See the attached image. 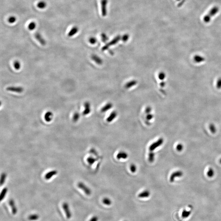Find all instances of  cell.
Here are the masks:
<instances>
[{
    "instance_id": "1",
    "label": "cell",
    "mask_w": 221,
    "mask_h": 221,
    "mask_svg": "<svg viewBox=\"0 0 221 221\" xmlns=\"http://www.w3.org/2000/svg\"><path fill=\"white\" fill-rule=\"evenodd\" d=\"M219 11V8L218 6H214L212 7L206 15L204 17L203 20L206 23H209L211 21L212 17L215 16Z\"/></svg>"
},
{
    "instance_id": "2",
    "label": "cell",
    "mask_w": 221,
    "mask_h": 221,
    "mask_svg": "<svg viewBox=\"0 0 221 221\" xmlns=\"http://www.w3.org/2000/svg\"><path fill=\"white\" fill-rule=\"evenodd\" d=\"M163 143V139L162 138H160L157 140L156 142L153 143L150 145L149 147V150L150 151H153V150L156 149L157 148L161 146Z\"/></svg>"
},
{
    "instance_id": "3",
    "label": "cell",
    "mask_w": 221,
    "mask_h": 221,
    "mask_svg": "<svg viewBox=\"0 0 221 221\" xmlns=\"http://www.w3.org/2000/svg\"><path fill=\"white\" fill-rule=\"evenodd\" d=\"M78 187L81 190L85 193L87 195H90L91 194V191L89 188L87 187V186L85 185L82 182H79L77 185Z\"/></svg>"
},
{
    "instance_id": "4",
    "label": "cell",
    "mask_w": 221,
    "mask_h": 221,
    "mask_svg": "<svg viewBox=\"0 0 221 221\" xmlns=\"http://www.w3.org/2000/svg\"><path fill=\"white\" fill-rule=\"evenodd\" d=\"M6 90L9 91L15 92L18 93H23L24 91V89L23 87L21 86H13L7 87Z\"/></svg>"
},
{
    "instance_id": "5",
    "label": "cell",
    "mask_w": 221,
    "mask_h": 221,
    "mask_svg": "<svg viewBox=\"0 0 221 221\" xmlns=\"http://www.w3.org/2000/svg\"><path fill=\"white\" fill-rule=\"evenodd\" d=\"M63 208L65 213L66 216L68 219H70L71 218V213L70 211V208L69 204L67 202H65L63 204Z\"/></svg>"
},
{
    "instance_id": "6",
    "label": "cell",
    "mask_w": 221,
    "mask_h": 221,
    "mask_svg": "<svg viewBox=\"0 0 221 221\" xmlns=\"http://www.w3.org/2000/svg\"><path fill=\"white\" fill-rule=\"evenodd\" d=\"M34 37L43 46H45L46 45V41L39 33L38 32H36L34 34Z\"/></svg>"
},
{
    "instance_id": "7",
    "label": "cell",
    "mask_w": 221,
    "mask_h": 221,
    "mask_svg": "<svg viewBox=\"0 0 221 221\" xmlns=\"http://www.w3.org/2000/svg\"><path fill=\"white\" fill-rule=\"evenodd\" d=\"M9 204L11 208V211H12V213L14 215L16 214L17 213V209L16 206V205H15V202H14V200L10 199L9 202Z\"/></svg>"
},
{
    "instance_id": "8",
    "label": "cell",
    "mask_w": 221,
    "mask_h": 221,
    "mask_svg": "<svg viewBox=\"0 0 221 221\" xmlns=\"http://www.w3.org/2000/svg\"><path fill=\"white\" fill-rule=\"evenodd\" d=\"M53 118V113L51 111H48L45 113L44 119L47 122H51Z\"/></svg>"
},
{
    "instance_id": "9",
    "label": "cell",
    "mask_w": 221,
    "mask_h": 221,
    "mask_svg": "<svg viewBox=\"0 0 221 221\" xmlns=\"http://www.w3.org/2000/svg\"><path fill=\"white\" fill-rule=\"evenodd\" d=\"M128 155L127 153L125 151H120L117 154L116 158L118 159H125L127 158Z\"/></svg>"
},
{
    "instance_id": "10",
    "label": "cell",
    "mask_w": 221,
    "mask_h": 221,
    "mask_svg": "<svg viewBox=\"0 0 221 221\" xmlns=\"http://www.w3.org/2000/svg\"><path fill=\"white\" fill-rule=\"evenodd\" d=\"M57 172L56 170H53L48 172L45 175V178L46 180H49L51 179L53 176L57 174Z\"/></svg>"
},
{
    "instance_id": "11",
    "label": "cell",
    "mask_w": 221,
    "mask_h": 221,
    "mask_svg": "<svg viewBox=\"0 0 221 221\" xmlns=\"http://www.w3.org/2000/svg\"><path fill=\"white\" fill-rule=\"evenodd\" d=\"M150 192L148 190H145L140 193L138 197L141 198H147L150 196Z\"/></svg>"
},
{
    "instance_id": "12",
    "label": "cell",
    "mask_w": 221,
    "mask_h": 221,
    "mask_svg": "<svg viewBox=\"0 0 221 221\" xmlns=\"http://www.w3.org/2000/svg\"><path fill=\"white\" fill-rule=\"evenodd\" d=\"M182 175V173L181 172L178 171V172H175L171 175L170 177V181L171 182H173L174 181V179L176 177H179Z\"/></svg>"
},
{
    "instance_id": "13",
    "label": "cell",
    "mask_w": 221,
    "mask_h": 221,
    "mask_svg": "<svg viewBox=\"0 0 221 221\" xmlns=\"http://www.w3.org/2000/svg\"><path fill=\"white\" fill-rule=\"evenodd\" d=\"M79 29L76 26H74L71 29V30L68 33V36L69 37H72L78 32Z\"/></svg>"
},
{
    "instance_id": "14",
    "label": "cell",
    "mask_w": 221,
    "mask_h": 221,
    "mask_svg": "<svg viewBox=\"0 0 221 221\" xmlns=\"http://www.w3.org/2000/svg\"><path fill=\"white\" fill-rule=\"evenodd\" d=\"M47 6V3L44 1H41L38 2L37 4V6L40 9H43L46 8Z\"/></svg>"
},
{
    "instance_id": "15",
    "label": "cell",
    "mask_w": 221,
    "mask_h": 221,
    "mask_svg": "<svg viewBox=\"0 0 221 221\" xmlns=\"http://www.w3.org/2000/svg\"><path fill=\"white\" fill-rule=\"evenodd\" d=\"M191 213V212L190 211H187L186 210H183L182 211L181 216L183 218H186L189 217Z\"/></svg>"
},
{
    "instance_id": "16",
    "label": "cell",
    "mask_w": 221,
    "mask_h": 221,
    "mask_svg": "<svg viewBox=\"0 0 221 221\" xmlns=\"http://www.w3.org/2000/svg\"><path fill=\"white\" fill-rule=\"evenodd\" d=\"M39 216L37 214H32L29 216L28 219L30 221H36L39 218Z\"/></svg>"
},
{
    "instance_id": "17",
    "label": "cell",
    "mask_w": 221,
    "mask_h": 221,
    "mask_svg": "<svg viewBox=\"0 0 221 221\" xmlns=\"http://www.w3.org/2000/svg\"><path fill=\"white\" fill-rule=\"evenodd\" d=\"M7 192V188H4L3 189L2 191L1 192L0 196V201H2L3 199L5 198L6 194Z\"/></svg>"
},
{
    "instance_id": "18",
    "label": "cell",
    "mask_w": 221,
    "mask_h": 221,
    "mask_svg": "<svg viewBox=\"0 0 221 221\" xmlns=\"http://www.w3.org/2000/svg\"><path fill=\"white\" fill-rule=\"evenodd\" d=\"M155 154L152 151H150L149 154L148 160L150 163H153L154 160Z\"/></svg>"
},
{
    "instance_id": "19",
    "label": "cell",
    "mask_w": 221,
    "mask_h": 221,
    "mask_svg": "<svg viewBox=\"0 0 221 221\" xmlns=\"http://www.w3.org/2000/svg\"><path fill=\"white\" fill-rule=\"evenodd\" d=\"M85 109L84 112L83 113V114L84 115H86L88 113H89L90 112V109L89 105L88 104V103H85Z\"/></svg>"
},
{
    "instance_id": "20",
    "label": "cell",
    "mask_w": 221,
    "mask_h": 221,
    "mask_svg": "<svg viewBox=\"0 0 221 221\" xmlns=\"http://www.w3.org/2000/svg\"><path fill=\"white\" fill-rule=\"evenodd\" d=\"M36 27V24L35 22L32 21L28 24V28L30 30H33Z\"/></svg>"
},
{
    "instance_id": "21",
    "label": "cell",
    "mask_w": 221,
    "mask_h": 221,
    "mask_svg": "<svg viewBox=\"0 0 221 221\" xmlns=\"http://www.w3.org/2000/svg\"><path fill=\"white\" fill-rule=\"evenodd\" d=\"M14 69L16 70H19L20 69L21 67V64L20 62L18 61H15L14 62Z\"/></svg>"
},
{
    "instance_id": "22",
    "label": "cell",
    "mask_w": 221,
    "mask_h": 221,
    "mask_svg": "<svg viewBox=\"0 0 221 221\" xmlns=\"http://www.w3.org/2000/svg\"><path fill=\"white\" fill-rule=\"evenodd\" d=\"M80 115L79 113L78 112H76L74 114L73 118V120L74 122H76L78 121V120L79 119Z\"/></svg>"
},
{
    "instance_id": "23",
    "label": "cell",
    "mask_w": 221,
    "mask_h": 221,
    "mask_svg": "<svg viewBox=\"0 0 221 221\" xmlns=\"http://www.w3.org/2000/svg\"><path fill=\"white\" fill-rule=\"evenodd\" d=\"M96 159L92 157H89L87 159V161L88 162V163L91 165L93 164L96 161Z\"/></svg>"
},
{
    "instance_id": "24",
    "label": "cell",
    "mask_w": 221,
    "mask_h": 221,
    "mask_svg": "<svg viewBox=\"0 0 221 221\" xmlns=\"http://www.w3.org/2000/svg\"><path fill=\"white\" fill-rule=\"evenodd\" d=\"M103 204L109 206L111 204V200L108 198H104L102 200Z\"/></svg>"
},
{
    "instance_id": "25",
    "label": "cell",
    "mask_w": 221,
    "mask_h": 221,
    "mask_svg": "<svg viewBox=\"0 0 221 221\" xmlns=\"http://www.w3.org/2000/svg\"><path fill=\"white\" fill-rule=\"evenodd\" d=\"M16 21V18L14 16H11L8 19V21L9 23H14Z\"/></svg>"
},
{
    "instance_id": "26",
    "label": "cell",
    "mask_w": 221,
    "mask_h": 221,
    "mask_svg": "<svg viewBox=\"0 0 221 221\" xmlns=\"http://www.w3.org/2000/svg\"><path fill=\"white\" fill-rule=\"evenodd\" d=\"M6 177V175L5 174L2 173L1 175V178H0V185H1V186H2L4 183Z\"/></svg>"
},
{
    "instance_id": "27",
    "label": "cell",
    "mask_w": 221,
    "mask_h": 221,
    "mask_svg": "<svg viewBox=\"0 0 221 221\" xmlns=\"http://www.w3.org/2000/svg\"><path fill=\"white\" fill-rule=\"evenodd\" d=\"M130 169L131 171L132 172V173H135L136 171V170H137V168H136V165L133 164H132V165H131L130 167Z\"/></svg>"
},
{
    "instance_id": "28",
    "label": "cell",
    "mask_w": 221,
    "mask_h": 221,
    "mask_svg": "<svg viewBox=\"0 0 221 221\" xmlns=\"http://www.w3.org/2000/svg\"><path fill=\"white\" fill-rule=\"evenodd\" d=\"M214 171L212 169L210 168L208 172V175L211 177L214 175Z\"/></svg>"
},
{
    "instance_id": "29",
    "label": "cell",
    "mask_w": 221,
    "mask_h": 221,
    "mask_svg": "<svg viewBox=\"0 0 221 221\" xmlns=\"http://www.w3.org/2000/svg\"><path fill=\"white\" fill-rule=\"evenodd\" d=\"M182 149H183V146H182L181 144L178 145L176 146V149L179 151H181L182 150Z\"/></svg>"
},
{
    "instance_id": "30",
    "label": "cell",
    "mask_w": 221,
    "mask_h": 221,
    "mask_svg": "<svg viewBox=\"0 0 221 221\" xmlns=\"http://www.w3.org/2000/svg\"><path fill=\"white\" fill-rule=\"evenodd\" d=\"M98 220V218L96 216L93 217V218H91L89 221H97Z\"/></svg>"
},
{
    "instance_id": "31",
    "label": "cell",
    "mask_w": 221,
    "mask_h": 221,
    "mask_svg": "<svg viewBox=\"0 0 221 221\" xmlns=\"http://www.w3.org/2000/svg\"><path fill=\"white\" fill-rule=\"evenodd\" d=\"M89 41L91 44H93L95 42V39H94V38H91L90 39Z\"/></svg>"
},
{
    "instance_id": "32",
    "label": "cell",
    "mask_w": 221,
    "mask_h": 221,
    "mask_svg": "<svg viewBox=\"0 0 221 221\" xmlns=\"http://www.w3.org/2000/svg\"><path fill=\"white\" fill-rule=\"evenodd\" d=\"M220 163H221V160H220Z\"/></svg>"
},
{
    "instance_id": "33",
    "label": "cell",
    "mask_w": 221,
    "mask_h": 221,
    "mask_svg": "<svg viewBox=\"0 0 221 221\" xmlns=\"http://www.w3.org/2000/svg\"><path fill=\"white\" fill-rule=\"evenodd\" d=\"M178 0V1H180L181 0Z\"/></svg>"
},
{
    "instance_id": "34",
    "label": "cell",
    "mask_w": 221,
    "mask_h": 221,
    "mask_svg": "<svg viewBox=\"0 0 221 221\" xmlns=\"http://www.w3.org/2000/svg\"></svg>"
}]
</instances>
